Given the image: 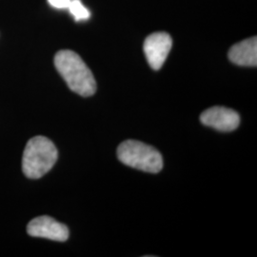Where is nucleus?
<instances>
[{
  "instance_id": "20e7f679",
  "label": "nucleus",
  "mask_w": 257,
  "mask_h": 257,
  "mask_svg": "<svg viewBox=\"0 0 257 257\" xmlns=\"http://www.w3.org/2000/svg\"><path fill=\"white\" fill-rule=\"evenodd\" d=\"M172 37L164 32L155 33L145 39L144 53L153 70L158 71L161 69L172 49Z\"/></svg>"
},
{
  "instance_id": "39448f33",
  "label": "nucleus",
  "mask_w": 257,
  "mask_h": 257,
  "mask_svg": "<svg viewBox=\"0 0 257 257\" xmlns=\"http://www.w3.org/2000/svg\"><path fill=\"white\" fill-rule=\"evenodd\" d=\"M27 232L29 235L34 237L51 239L58 242H64L69 238L68 227L47 215L36 217L30 221Z\"/></svg>"
},
{
  "instance_id": "7ed1b4c3",
  "label": "nucleus",
  "mask_w": 257,
  "mask_h": 257,
  "mask_svg": "<svg viewBox=\"0 0 257 257\" xmlns=\"http://www.w3.org/2000/svg\"><path fill=\"white\" fill-rule=\"evenodd\" d=\"M117 157L124 165L140 171L157 174L163 168L161 154L152 146L138 140L128 139L117 148Z\"/></svg>"
},
{
  "instance_id": "f257e3e1",
  "label": "nucleus",
  "mask_w": 257,
  "mask_h": 257,
  "mask_svg": "<svg viewBox=\"0 0 257 257\" xmlns=\"http://www.w3.org/2000/svg\"><path fill=\"white\" fill-rule=\"evenodd\" d=\"M55 66L73 92L84 97L92 96L96 92L93 74L76 53L59 51L55 56Z\"/></svg>"
},
{
  "instance_id": "f03ea898",
  "label": "nucleus",
  "mask_w": 257,
  "mask_h": 257,
  "mask_svg": "<svg viewBox=\"0 0 257 257\" xmlns=\"http://www.w3.org/2000/svg\"><path fill=\"white\" fill-rule=\"evenodd\" d=\"M58 152L45 137H35L28 141L22 157V171L28 178L38 179L55 166Z\"/></svg>"
},
{
  "instance_id": "0eeeda50",
  "label": "nucleus",
  "mask_w": 257,
  "mask_h": 257,
  "mask_svg": "<svg viewBox=\"0 0 257 257\" xmlns=\"http://www.w3.org/2000/svg\"><path fill=\"white\" fill-rule=\"evenodd\" d=\"M229 59L238 66L256 67V37L245 39L231 47L229 51Z\"/></svg>"
},
{
  "instance_id": "1a4fd4ad",
  "label": "nucleus",
  "mask_w": 257,
  "mask_h": 257,
  "mask_svg": "<svg viewBox=\"0 0 257 257\" xmlns=\"http://www.w3.org/2000/svg\"><path fill=\"white\" fill-rule=\"evenodd\" d=\"M48 2L55 9H68L71 0H48Z\"/></svg>"
},
{
  "instance_id": "423d86ee",
  "label": "nucleus",
  "mask_w": 257,
  "mask_h": 257,
  "mask_svg": "<svg viewBox=\"0 0 257 257\" xmlns=\"http://www.w3.org/2000/svg\"><path fill=\"white\" fill-rule=\"evenodd\" d=\"M203 125L220 132H231L238 128L240 116L235 110L225 107H211L200 115Z\"/></svg>"
},
{
  "instance_id": "6e6552de",
  "label": "nucleus",
  "mask_w": 257,
  "mask_h": 257,
  "mask_svg": "<svg viewBox=\"0 0 257 257\" xmlns=\"http://www.w3.org/2000/svg\"><path fill=\"white\" fill-rule=\"evenodd\" d=\"M68 10L73 15L75 21L87 20L91 17L90 11L83 5L80 0H71Z\"/></svg>"
}]
</instances>
